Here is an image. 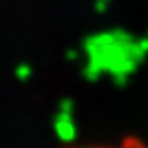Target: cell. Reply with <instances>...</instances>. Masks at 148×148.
Here are the masks:
<instances>
[{"label":"cell","mask_w":148,"mask_h":148,"mask_svg":"<svg viewBox=\"0 0 148 148\" xmlns=\"http://www.w3.org/2000/svg\"><path fill=\"white\" fill-rule=\"evenodd\" d=\"M120 148H143V146H139V145L134 143V141H129V143H125V145L120 146Z\"/></svg>","instance_id":"cell-1"}]
</instances>
